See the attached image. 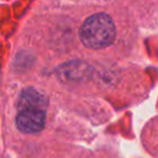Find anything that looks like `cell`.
Segmentation results:
<instances>
[{
  "instance_id": "6da1fadb",
  "label": "cell",
  "mask_w": 158,
  "mask_h": 158,
  "mask_svg": "<svg viewBox=\"0 0 158 158\" xmlns=\"http://www.w3.org/2000/svg\"><path fill=\"white\" fill-rule=\"evenodd\" d=\"M79 36L83 44L91 49L105 48L115 41V23L107 14L100 12L91 15L83 22Z\"/></svg>"
},
{
  "instance_id": "7a4b0ae2",
  "label": "cell",
  "mask_w": 158,
  "mask_h": 158,
  "mask_svg": "<svg viewBox=\"0 0 158 158\" xmlns=\"http://www.w3.org/2000/svg\"><path fill=\"white\" fill-rule=\"evenodd\" d=\"M46 123L44 110L22 109L16 116V126L23 133H37L43 130Z\"/></svg>"
},
{
  "instance_id": "3957f363",
  "label": "cell",
  "mask_w": 158,
  "mask_h": 158,
  "mask_svg": "<svg viewBox=\"0 0 158 158\" xmlns=\"http://www.w3.org/2000/svg\"><path fill=\"white\" fill-rule=\"evenodd\" d=\"M47 106V98L43 93L28 88L25 89L19 99V110L22 109H42L44 110Z\"/></svg>"
}]
</instances>
